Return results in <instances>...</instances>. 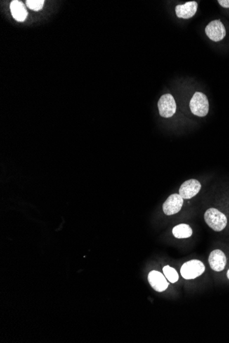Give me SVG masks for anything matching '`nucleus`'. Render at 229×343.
I'll use <instances>...</instances> for the list:
<instances>
[{
    "label": "nucleus",
    "instance_id": "nucleus-12",
    "mask_svg": "<svg viewBox=\"0 0 229 343\" xmlns=\"http://www.w3.org/2000/svg\"><path fill=\"white\" fill-rule=\"evenodd\" d=\"M173 236L176 238H187L192 235V229L187 224H180L173 228Z\"/></svg>",
    "mask_w": 229,
    "mask_h": 343
},
{
    "label": "nucleus",
    "instance_id": "nucleus-14",
    "mask_svg": "<svg viewBox=\"0 0 229 343\" xmlns=\"http://www.w3.org/2000/svg\"><path fill=\"white\" fill-rule=\"evenodd\" d=\"M27 6L29 9L38 11L42 9L45 1L43 0H27Z\"/></svg>",
    "mask_w": 229,
    "mask_h": 343
},
{
    "label": "nucleus",
    "instance_id": "nucleus-13",
    "mask_svg": "<svg viewBox=\"0 0 229 343\" xmlns=\"http://www.w3.org/2000/svg\"><path fill=\"white\" fill-rule=\"evenodd\" d=\"M164 276L167 278L169 282L171 283H176L178 280V274L176 270L173 268L171 267L169 265L164 266Z\"/></svg>",
    "mask_w": 229,
    "mask_h": 343
},
{
    "label": "nucleus",
    "instance_id": "nucleus-3",
    "mask_svg": "<svg viewBox=\"0 0 229 343\" xmlns=\"http://www.w3.org/2000/svg\"><path fill=\"white\" fill-rule=\"evenodd\" d=\"M205 271V266L201 261L192 260L185 262L180 269L181 276L185 280H193L200 276Z\"/></svg>",
    "mask_w": 229,
    "mask_h": 343
},
{
    "label": "nucleus",
    "instance_id": "nucleus-4",
    "mask_svg": "<svg viewBox=\"0 0 229 343\" xmlns=\"http://www.w3.org/2000/svg\"><path fill=\"white\" fill-rule=\"evenodd\" d=\"M159 114L164 118L172 117L176 111V104L174 98L171 94H166L161 97L158 102Z\"/></svg>",
    "mask_w": 229,
    "mask_h": 343
},
{
    "label": "nucleus",
    "instance_id": "nucleus-8",
    "mask_svg": "<svg viewBox=\"0 0 229 343\" xmlns=\"http://www.w3.org/2000/svg\"><path fill=\"white\" fill-rule=\"evenodd\" d=\"M209 265L213 271H220L225 269L227 264V257L223 251L220 250H213L210 254L209 257Z\"/></svg>",
    "mask_w": 229,
    "mask_h": 343
},
{
    "label": "nucleus",
    "instance_id": "nucleus-7",
    "mask_svg": "<svg viewBox=\"0 0 229 343\" xmlns=\"http://www.w3.org/2000/svg\"><path fill=\"white\" fill-rule=\"evenodd\" d=\"M183 200L179 194L171 195L163 205L164 213L168 216L178 213L183 206Z\"/></svg>",
    "mask_w": 229,
    "mask_h": 343
},
{
    "label": "nucleus",
    "instance_id": "nucleus-16",
    "mask_svg": "<svg viewBox=\"0 0 229 343\" xmlns=\"http://www.w3.org/2000/svg\"><path fill=\"white\" fill-rule=\"evenodd\" d=\"M227 278H228V279L229 280V269L228 270V271H227Z\"/></svg>",
    "mask_w": 229,
    "mask_h": 343
},
{
    "label": "nucleus",
    "instance_id": "nucleus-2",
    "mask_svg": "<svg viewBox=\"0 0 229 343\" xmlns=\"http://www.w3.org/2000/svg\"><path fill=\"white\" fill-rule=\"evenodd\" d=\"M191 112L196 116L204 117L209 113V104L207 97L201 92H197L190 101Z\"/></svg>",
    "mask_w": 229,
    "mask_h": 343
},
{
    "label": "nucleus",
    "instance_id": "nucleus-9",
    "mask_svg": "<svg viewBox=\"0 0 229 343\" xmlns=\"http://www.w3.org/2000/svg\"><path fill=\"white\" fill-rule=\"evenodd\" d=\"M147 279L152 288L157 292L165 291L169 286L164 275L157 271H151L149 273Z\"/></svg>",
    "mask_w": 229,
    "mask_h": 343
},
{
    "label": "nucleus",
    "instance_id": "nucleus-5",
    "mask_svg": "<svg viewBox=\"0 0 229 343\" xmlns=\"http://www.w3.org/2000/svg\"><path fill=\"white\" fill-rule=\"evenodd\" d=\"M205 33L211 41L218 42L222 41L226 36V29L223 23L217 20L210 22L206 26Z\"/></svg>",
    "mask_w": 229,
    "mask_h": 343
},
{
    "label": "nucleus",
    "instance_id": "nucleus-6",
    "mask_svg": "<svg viewBox=\"0 0 229 343\" xmlns=\"http://www.w3.org/2000/svg\"><path fill=\"white\" fill-rule=\"evenodd\" d=\"M201 184L196 179L185 181L180 186L179 195L184 200H190L200 192Z\"/></svg>",
    "mask_w": 229,
    "mask_h": 343
},
{
    "label": "nucleus",
    "instance_id": "nucleus-10",
    "mask_svg": "<svg viewBox=\"0 0 229 343\" xmlns=\"http://www.w3.org/2000/svg\"><path fill=\"white\" fill-rule=\"evenodd\" d=\"M198 3L197 1H188L182 5H178L175 8L176 16L178 18L190 19L197 13Z\"/></svg>",
    "mask_w": 229,
    "mask_h": 343
},
{
    "label": "nucleus",
    "instance_id": "nucleus-15",
    "mask_svg": "<svg viewBox=\"0 0 229 343\" xmlns=\"http://www.w3.org/2000/svg\"><path fill=\"white\" fill-rule=\"evenodd\" d=\"M218 3H219L220 5H221L222 6L224 7V8H229V0H219Z\"/></svg>",
    "mask_w": 229,
    "mask_h": 343
},
{
    "label": "nucleus",
    "instance_id": "nucleus-11",
    "mask_svg": "<svg viewBox=\"0 0 229 343\" xmlns=\"http://www.w3.org/2000/svg\"><path fill=\"white\" fill-rule=\"evenodd\" d=\"M10 12L13 18L17 22H24L28 16V11L25 5L22 1L14 0L10 3Z\"/></svg>",
    "mask_w": 229,
    "mask_h": 343
},
{
    "label": "nucleus",
    "instance_id": "nucleus-1",
    "mask_svg": "<svg viewBox=\"0 0 229 343\" xmlns=\"http://www.w3.org/2000/svg\"><path fill=\"white\" fill-rule=\"evenodd\" d=\"M204 221L213 230L223 231L227 227V218L223 212L216 208H209L204 213Z\"/></svg>",
    "mask_w": 229,
    "mask_h": 343
}]
</instances>
